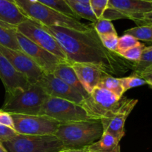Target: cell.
I'll return each instance as SVG.
<instances>
[{"mask_svg":"<svg viewBox=\"0 0 152 152\" xmlns=\"http://www.w3.org/2000/svg\"><path fill=\"white\" fill-rule=\"evenodd\" d=\"M2 145L8 152H66L55 135L17 134Z\"/></svg>","mask_w":152,"mask_h":152,"instance_id":"obj_5","label":"cell"},{"mask_svg":"<svg viewBox=\"0 0 152 152\" xmlns=\"http://www.w3.org/2000/svg\"><path fill=\"white\" fill-rule=\"evenodd\" d=\"M133 21L135 23L137 24L138 26H141V25H152V10L139 15Z\"/></svg>","mask_w":152,"mask_h":152,"instance_id":"obj_33","label":"cell"},{"mask_svg":"<svg viewBox=\"0 0 152 152\" xmlns=\"http://www.w3.org/2000/svg\"><path fill=\"white\" fill-rule=\"evenodd\" d=\"M73 69L85 90L90 94L99 84L104 73L96 66L90 64L73 63Z\"/></svg>","mask_w":152,"mask_h":152,"instance_id":"obj_15","label":"cell"},{"mask_svg":"<svg viewBox=\"0 0 152 152\" xmlns=\"http://www.w3.org/2000/svg\"><path fill=\"white\" fill-rule=\"evenodd\" d=\"M140 75L145 80L146 84H148L152 89V65L143 70Z\"/></svg>","mask_w":152,"mask_h":152,"instance_id":"obj_35","label":"cell"},{"mask_svg":"<svg viewBox=\"0 0 152 152\" xmlns=\"http://www.w3.org/2000/svg\"><path fill=\"white\" fill-rule=\"evenodd\" d=\"M0 152H8L6 150V148H4L1 142H0Z\"/></svg>","mask_w":152,"mask_h":152,"instance_id":"obj_37","label":"cell"},{"mask_svg":"<svg viewBox=\"0 0 152 152\" xmlns=\"http://www.w3.org/2000/svg\"><path fill=\"white\" fill-rule=\"evenodd\" d=\"M0 52L11 63L13 68L28 80L30 84H35L43 74L41 68L25 53L0 45Z\"/></svg>","mask_w":152,"mask_h":152,"instance_id":"obj_13","label":"cell"},{"mask_svg":"<svg viewBox=\"0 0 152 152\" xmlns=\"http://www.w3.org/2000/svg\"><path fill=\"white\" fill-rule=\"evenodd\" d=\"M140 43V42L134 37H132V35L124 34V35L119 38L117 53L119 54L121 52L125 51V50H128V49L131 48L134 46L137 45Z\"/></svg>","mask_w":152,"mask_h":152,"instance_id":"obj_29","label":"cell"},{"mask_svg":"<svg viewBox=\"0 0 152 152\" xmlns=\"http://www.w3.org/2000/svg\"><path fill=\"white\" fill-rule=\"evenodd\" d=\"M76 1H80V2L87 3V4H89V0H76Z\"/></svg>","mask_w":152,"mask_h":152,"instance_id":"obj_38","label":"cell"},{"mask_svg":"<svg viewBox=\"0 0 152 152\" xmlns=\"http://www.w3.org/2000/svg\"><path fill=\"white\" fill-rule=\"evenodd\" d=\"M16 30L38 46L55 55L62 60L68 62L65 52L62 50L56 39L37 21L28 18L26 20L21 22L16 27Z\"/></svg>","mask_w":152,"mask_h":152,"instance_id":"obj_7","label":"cell"},{"mask_svg":"<svg viewBox=\"0 0 152 152\" xmlns=\"http://www.w3.org/2000/svg\"><path fill=\"white\" fill-rule=\"evenodd\" d=\"M151 65H152V45L145 48L140 59L137 62H132V69L134 73L140 75L143 70Z\"/></svg>","mask_w":152,"mask_h":152,"instance_id":"obj_23","label":"cell"},{"mask_svg":"<svg viewBox=\"0 0 152 152\" xmlns=\"http://www.w3.org/2000/svg\"><path fill=\"white\" fill-rule=\"evenodd\" d=\"M124 34H129L137 40L152 42V25H141L126 30Z\"/></svg>","mask_w":152,"mask_h":152,"instance_id":"obj_24","label":"cell"},{"mask_svg":"<svg viewBox=\"0 0 152 152\" xmlns=\"http://www.w3.org/2000/svg\"><path fill=\"white\" fill-rule=\"evenodd\" d=\"M42 25L56 39L70 64H90L111 76L121 75L132 69V62L117 53L110 51L103 45L92 25L86 31Z\"/></svg>","mask_w":152,"mask_h":152,"instance_id":"obj_1","label":"cell"},{"mask_svg":"<svg viewBox=\"0 0 152 152\" xmlns=\"http://www.w3.org/2000/svg\"><path fill=\"white\" fill-rule=\"evenodd\" d=\"M145 45L140 42L137 45L134 46V47L128 49L125 51L121 52L119 54L127 61H129L131 62H137L140 59L142 51L145 49Z\"/></svg>","mask_w":152,"mask_h":152,"instance_id":"obj_28","label":"cell"},{"mask_svg":"<svg viewBox=\"0 0 152 152\" xmlns=\"http://www.w3.org/2000/svg\"><path fill=\"white\" fill-rule=\"evenodd\" d=\"M68 152H88L87 148H83V149H77V150H71Z\"/></svg>","mask_w":152,"mask_h":152,"instance_id":"obj_36","label":"cell"},{"mask_svg":"<svg viewBox=\"0 0 152 152\" xmlns=\"http://www.w3.org/2000/svg\"><path fill=\"white\" fill-rule=\"evenodd\" d=\"M13 129L19 134L54 135L60 123L42 115L11 114Z\"/></svg>","mask_w":152,"mask_h":152,"instance_id":"obj_8","label":"cell"},{"mask_svg":"<svg viewBox=\"0 0 152 152\" xmlns=\"http://www.w3.org/2000/svg\"><path fill=\"white\" fill-rule=\"evenodd\" d=\"M19 134L16 133L13 129L0 124V142L1 143L12 139Z\"/></svg>","mask_w":152,"mask_h":152,"instance_id":"obj_32","label":"cell"},{"mask_svg":"<svg viewBox=\"0 0 152 152\" xmlns=\"http://www.w3.org/2000/svg\"><path fill=\"white\" fill-rule=\"evenodd\" d=\"M56 77L62 80L66 84L77 91L83 96L84 99L89 96V94L85 90L81 83L79 80L75 71L73 69L71 64L68 62L59 63L53 73Z\"/></svg>","mask_w":152,"mask_h":152,"instance_id":"obj_18","label":"cell"},{"mask_svg":"<svg viewBox=\"0 0 152 152\" xmlns=\"http://www.w3.org/2000/svg\"><path fill=\"white\" fill-rule=\"evenodd\" d=\"M97 87L106 89L120 98L125 93L120 82V78H117L105 73H104L101 77Z\"/></svg>","mask_w":152,"mask_h":152,"instance_id":"obj_21","label":"cell"},{"mask_svg":"<svg viewBox=\"0 0 152 152\" xmlns=\"http://www.w3.org/2000/svg\"><path fill=\"white\" fill-rule=\"evenodd\" d=\"M0 80L5 88L6 94H10L17 89H25L31 85L22 74L13 68L11 63L1 52Z\"/></svg>","mask_w":152,"mask_h":152,"instance_id":"obj_14","label":"cell"},{"mask_svg":"<svg viewBox=\"0 0 152 152\" xmlns=\"http://www.w3.org/2000/svg\"><path fill=\"white\" fill-rule=\"evenodd\" d=\"M138 102V99L123 96L120 105L100 119L103 132L110 134L120 142L125 135V123Z\"/></svg>","mask_w":152,"mask_h":152,"instance_id":"obj_10","label":"cell"},{"mask_svg":"<svg viewBox=\"0 0 152 152\" xmlns=\"http://www.w3.org/2000/svg\"><path fill=\"white\" fill-rule=\"evenodd\" d=\"M64 1L78 19L80 18H83L92 22H96L98 19L94 13L89 4L80 2L76 0H64Z\"/></svg>","mask_w":152,"mask_h":152,"instance_id":"obj_20","label":"cell"},{"mask_svg":"<svg viewBox=\"0 0 152 152\" xmlns=\"http://www.w3.org/2000/svg\"></svg>","mask_w":152,"mask_h":152,"instance_id":"obj_41","label":"cell"},{"mask_svg":"<svg viewBox=\"0 0 152 152\" xmlns=\"http://www.w3.org/2000/svg\"><path fill=\"white\" fill-rule=\"evenodd\" d=\"M22 13L30 19L45 26H59L86 31L91 25H86L79 19L63 14L50 7L30 0H13Z\"/></svg>","mask_w":152,"mask_h":152,"instance_id":"obj_3","label":"cell"},{"mask_svg":"<svg viewBox=\"0 0 152 152\" xmlns=\"http://www.w3.org/2000/svg\"><path fill=\"white\" fill-rule=\"evenodd\" d=\"M99 37L103 45L108 50L117 53L119 41V37L117 36V34H105V35H101Z\"/></svg>","mask_w":152,"mask_h":152,"instance_id":"obj_30","label":"cell"},{"mask_svg":"<svg viewBox=\"0 0 152 152\" xmlns=\"http://www.w3.org/2000/svg\"><path fill=\"white\" fill-rule=\"evenodd\" d=\"M141 1H147V2H151L152 3V0H141Z\"/></svg>","mask_w":152,"mask_h":152,"instance_id":"obj_39","label":"cell"},{"mask_svg":"<svg viewBox=\"0 0 152 152\" xmlns=\"http://www.w3.org/2000/svg\"><path fill=\"white\" fill-rule=\"evenodd\" d=\"M102 134L100 120H88L60 124L54 135L68 152L87 148L99 140Z\"/></svg>","mask_w":152,"mask_h":152,"instance_id":"obj_2","label":"cell"},{"mask_svg":"<svg viewBox=\"0 0 152 152\" xmlns=\"http://www.w3.org/2000/svg\"><path fill=\"white\" fill-rule=\"evenodd\" d=\"M16 37L22 51L29 56L45 74H53L59 63L65 62L36 45L17 31Z\"/></svg>","mask_w":152,"mask_h":152,"instance_id":"obj_11","label":"cell"},{"mask_svg":"<svg viewBox=\"0 0 152 152\" xmlns=\"http://www.w3.org/2000/svg\"><path fill=\"white\" fill-rule=\"evenodd\" d=\"M109 0H89V4L97 19H101L108 7Z\"/></svg>","mask_w":152,"mask_h":152,"instance_id":"obj_31","label":"cell"},{"mask_svg":"<svg viewBox=\"0 0 152 152\" xmlns=\"http://www.w3.org/2000/svg\"><path fill=\"white\" fill-rule=\"evenodd\" d=\"M120 82L125 92L133 88L140 87L146 84L145 80L140 75L135 73H133L129 77H120Z\"/></svg>","mask_w":152,"mask_h":152,"instance_id":"obj_27","label":"cell"},{"mask_svg":"<svg viewBox=\"0 0 152 152\" xmlns=\"http://www.w3.org/2000/svg\"><path fill=\"white\" fill-rule=\"evenodd\" d=\"M37 83L51 97L66 99L80 105L84 100L80 94L53 74L43 73Z\"/></svg>","mask_w":152,"mask_h":152,"instance_id":"obj_12","label":"cell"},{"mask_svg":"<svg viewBox=\"0 0 152 152\" xmlns=\"http://www.w3.org/2000/svg\"><path fill=\"white\" fill-rule=\"evenodd\" d=\"M28 18L15 3L8 0H0V26L16 29Z\"/></svg>","mask_w":152,"mask_h":152,"instance_id":"obj_17","label":"cell"},{"mask_svg":"<svg viewBox=\"0 0 152 152\" xmlns=\"http://www.w3.org/2000/svg\"><path fill=\"white\" fill-rule=\"evenodd\" d=\"M121 98L106 89L96 87L81 105L92 120H99L120 105Z\"/></svg>","mask_w":152,"mask_h":152,"instance_id":"obj_9","label":"cell"},{"mask_svg":"<svg viewBox=\"0 0 152 152\" xmlns=\"http://www.w3.org/2000/svg\"><path fill=\"white\" fill-rule=\"evenodd\" d=\"M108 7L120 12L131 20L152 10V3L141 0H109Z\"/></svg>","mask_w":152,"mask_h":152,"instance_id":"obj_16","label":"cell"},{"mask_svg":"<svg viewBox=\"0 0 152 152\" xmlns=\"http://www.w3.org/2000/svg\"><path fill=\"white\" fill-rule=\"evenodd\" d=\"M39 115L53 119L60 124L94 120L89 117L82 105L66 99L51 96H49L43 104Z\"/></svg>","mask_w":152,"mask_h":152,"instance_id":"obj_6","label":"cell"},{"mask_svg":"<svg viewBox=\"0 0 152 152\" xmlns=\"http://www.w3.org/2000/svg\"><path fill=\"white\" fill-rule=\"evenodd\" d=\"M8 1H12V2H13V3H14V1H13V0H8Z\"/></svg>","mask_w":152,"mask_h":152,"instance_id":"obj_40","label":"cell"},{"mask_svg":"<svg viewBox=\"0 0 152 152\" xmlns=\"http://www.w3.org/2000/svg\"><path fill=\"white\" fill-rule=\"evenodd\" d=\"M30 1L42 4L44 5H46L48 7H50L51 8L54 9V10H57V11L63 13V14L78 19L77 16L74 15V13H73L72 10L70 9V7L67 5V4L65 2L64 0H30Z\"/></svg>","mask_w":152,"mask_h":152,"instance_id":"obj_25","label":"cell"},{"mask_svg":"<svg viewBox=\"0 0 152 152\" xmlns=\"http://www.w3.org/2000/svg\"><path fill=\"white\" fill-rule=\"evenodd\" d=\"M86 148L88 152H120V141L110 134L103 132L99 140Z\"/></svg>","mask_w":152,"mask_h":152,"instance_id":"obj_19","label":"cell"},{"mask_svg":"<svg viewBox=\"0 0 152 152\" xmlns=\"http://www.w3.org/2000/svg\"><path fill=\"white\" fill-rule=\"evenodd\" d=\"M0 124L13 129V122L11 114L0 109Z\"/></svg>","mask_w":152,"mask_h":152,"instance_id":"obj_34","label":"cell"},{"mask_svg":"<svg viewBox=\"0 0 152 152\" xmlns=\"http://www.w3.org/2000/svg\"><path fill=\"white\" fill-rule=\"evenodd\" d=\"M16 29L0 26V45L12 50L22 51L16 37Z\"/></svg>","mask_w":152,"mask_h":152,"instance_id":"obj_22","label":"cell"},{"mask_svg":"<svg viewBox=\"0 0 152 152\" xmlns=\"http://www.w3.org/2000/svg\"><path fill=\"white\" fill-rule=\"evenodd\" d=\"M48 97L37 83L31 84L25 89L6 94L1 109L10 114L39 115L42 107Z\"/></svg>","mask_w":152,"mask_h":152,"instance_id":"obj_4","label":"cell"},{"mask_svg":"<svg viewBox=\"0 0 152 152\" xmlns=\"http://www.w3.org/2000/svg\"><path fill=\"white\" fill-rule=\"evenodd\" d=\"M92 27L99 36L109 34H117L112 22L105 19H98L92 23Z\"/></svg>","mask_w":152,"mask_h":152,"instance_id":"obj_26","label":"cell"}]
</instances>
